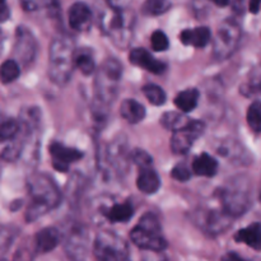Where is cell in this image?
I'll return each instance as SVG.
<instances>
[{
  "label": "cell",
  "instance_id": "cell-1",
  "mask_svg": "<svg viewBox=\"0 0 261 261\" xmlns=\"http://www.w3.org/2000/svg\"><path fill=\"white\" fill-rule=\"evenodd\" d=\"M30 204L25 211V221L35 222L60 204L61 194L51 177L45 173H33L27 180Z\"/></svg>",
  "mask_w": 261,
  "mask_h": 261
},
{
  "label": "cell",
  "instance_id": "cell-2",
  "mask_svg": "<svg viewBox=\"0 0 261 261\" xmlns=\"http://www.w3.org/2000/svg\"><path fill=\"white\" fill-rule=\"evenodd\" d=\"M74 42L68 36L60 35L51 42L47 74L58 86H65L70 81L74 70Z\"/></svg>",
  "mask_w": 261,
  "mask_h": 261
},
{
  "label": "cell",
  "instance_id": "cell-3",
  "mask_svg": "<svg viewBox=\"0 0 261 261\" xmlns=\"http://www.w3.org/2000/svg\"><path fill=\"white\" fill-rule=\"evenodd\" d=\"M135 15L129 9H112L102 14L101 28L105 35L120 48H126L132 42Z\"/></svg>",
  "mask_w": 261,
  "mask_h": 261
},
{
  "label": "cell",
  "instance_id": "cell-4",
  "mask_svg": "<svg viewBox=\"0 0 261 261\" xmlns=\"http://www.w3.org/2000/svg\"><path fill=\"white\" fill-rule=\"evenodd\" d=\"M122 76V65L115 58H109L101 64L94 78V94L99 105L107 107L114 103L119 93Z\"/></svg>",
  "mask_w": 261,
  "mask_h": 261
},
{
  "label": "cell",
  "instance_id": "cell-5",
  "mask_svg": "<svg viewBox=\"0 0 261 261\" xmlns=\"http://www.w3.org/2000/svg\"><path fill=\"white\" fill-rule=\"evenodd\" d=\"M221 206L233 218L242 216L251 205L250 181L245 176H236L227 181L218 193Z\"/></svg>",
  "mask_w": 261,
  "mask_h": 261
},
{
  "label": "cell",
  "instance_id": "cell-6",
  "mask_svg": "<svg viewBox=\"0 0 261 261\" xmlns=\"http://www.w3.org/2000/svg\"><path fill=\"white\" fill-rule=\"evenodd\" d=\"M132 241L143 250L162 252L167 247V241L162 236V228L157 217L147 213L140 218L139 223L130 233Z\"/></svg>",
  "mask_w": 261,
  "mask_h": 261
},
{
  "label": "cell",
  "instance_id": "cell-7",
  "mask_svg": "<svg viewBox=\"0 0 261 261\" xmlns=\"http://www.w3.org/2000/svg\"><path fill=\"white\" fill-rule=\"evenodd\" d=\"M93 252L98 261H129L127 244L111 231H102L97 234Z\"/></svg>",
  "mask_w": 261,
  "mask_h": 261
},
{
  "label": "cell",
  "instance_id": "cell-8",
  "mask_svg": "<svg viewBox=\"0 0 261 261\" xmlns=\"http://www.w3.org/2000/svg\"><path fill=\"white\" fill-rule=\"evenodd\" d=\"M241 41V27L234 19H226L217 30L213 54L218 60H226L234 54Z\"/></svg>",
  "mask_w": 261,
  "mask_h": 261
},
{
  "label": "cell",
  "instance_id": "cell-9",
  "mask_svg": "<svg viewBox=\"0 0 261 261\" xmlns=\"http://www.w3.org/2000/svg\"><path fill=\"white\" fill-rule=\"evenodd\" d=\"M233 217L223 208H199L194 212L193 221L205 233L216 236L223 233L231 227Z\"/></svg>",
  "mask_w": 261,
  "mask_h": 261
},
{
  "label": "cell",
  "instance_id": "cell-10",
  "mask_svg": "<svg viewBox=\"0 0 261 261\" xmlns=\"http://www.w3.org/2000/svg\"><path fill=\"white\" fill-rule=\"evenodd\" d=\"M205 124L198 120H190L182 129L173 132L171 138V149L175 154H185L189 152L195 140L204 134Z\"/></svg>",
  "mask_w": 261,
  "mask_h": 261
},
{
  "label": "cell",
  "instance_id": "cell-11",
  "mask_svg": "<svg viewBox=\"0 0 261 261\" xmlns=\"http://www.w3.org/2000/svg\"><path fill=\"white\" fill-rule=\"evenodd\" d=\"M88 231L82 224H75L69 229L65 237V252L71 261H84L88 252Z\"/></svg>",
  "mask_w": 261,
  "mask_h": 261
},
{
  "label": "cell",
  "instance_id": "cell-12",
  "mask_svg": "<svg viewBox=\"0 0 261 261\" xmlns=\"http://www.w3.org/2000/svg\"><path fill=\"white\" fill-rule=\"evenodd\" d=\"M106 161L119 175H124L129 170L130 150L124 135H117L107 145Z\"/></svg>",
  "mask_w": 261,
  "mask_h": 261
},
{
  "label": "cell",
  "instance_id": "cell-13",
  "mask_svg": "<svg viewBox=\"0 0 261 261\" xmlns=\"http://www.w3.org/2000/svg\"><path fill=\"white\" fill-rule=\"evenodd\" d=\"M14 55L19 63L24 66L31 65L37 55V41L30 30L25 27H18L15 32Z\"/></svg>",
  "mask_w": 261,
  "mask_h": 261
},
{
  "label": "cell",
  "instance_id": "cell-14",
  "mask_svg": "<svg viewBox=\"0 0 261 261\" xmlns=\"http://www.w3.org/2000/svg\"><path fill=\"white\" fill-rule=\"evenodd\" d=\"M50 154L54 168L59 172H68L70 163L83 157V153L81 150L65 147L60 143H53L50 145Z\"/></svg>",
  "mask_w": 261,
  "mask_h": 261
},
{
  "label": "cell",
  "instance_id": "cell-15",
  "mask_svg": "<svg viewBox=\"0 0 261 261\" xmlns=\"http://www.w3.org/2000/svg\"><path fill=\"white\" fill-rule=\"evenodd\" d=\"M129 60L134 65L140 66V68L145 69V70L152 74H162L165 73L166 68H167V65L165 63L157 60L152 54L148 53L145 48L142 47L134 48V50L130 51Z\"/></svg>",
  "mask_w": 261,
  "mask_h": 261
},
{
  "label": "cell",
  "instance_id": "cell-16",
  "mask_svg": "<svg viewBox=\"0 0 261 261\" xmlns=\"http://www.w3.org/2000/svg\"><path fill=\"white\" fill-rule=\"evenodd\" d=\"M69 25L75 31H86L91 27L92 10L86 3L76 2L69 9Z\"/></svg>",
  "mask_w": 261,
  "mask_h": 261
},
{
  "label": "cell",
  "instance_id": "cell-17",
  "mask_svg": "<svg viewBox=\"0 0 261 261\" xmlns=\"http://www.w3.org/2000/svg\"><path fill=\"white\" fill-rule=\"evenodd\" d=\"M61 234L59 229L54 227H46L36 233L35 237V249L40 254L50 252L60 244Z\"/></svg>",
  "mask_w": 261,
  "mask_h": 261
},
{
  "label": "cell",
  "instance_id": "cell-18",
  "mask_svg": "<svg viewBox=\"0 0 261 261\" xmlns=\"http://www.w3.org/2000/svg\"><path fill=\"white\" fill-rule=\"evenodd\" d=\"M101 214L111 223H125L129 222L134 216V208L132 203H119L111 206H103L101 209Z\"/></svg>",
  "mask_w": 261,
  "mask_h": 261
},
{
  "label": "cell",
  "instance_id": "cell-19",
  "mask_svg": "<svg viewBox=\"0 0 261 261\" xmlns=\"http://www.w3.org/2000/svg\"><path fill=\"white\" fill-rule=\"evenodd\" d=\"M212 32L208 27H196L193 30H185L180 33V41L186 46L203 48L211 42Z\"/></svg>",
  "mask_w": 261,
  "mask_h": 261
},
{
  "label": "cell",
  "instance_id": "cell-20",
  "mask_svg": "<svg viewBox=\"0 0 261 261\" xmlns=\"http://www.w3.org/2000/svg\"><path fill=\"white\" fill-rule=\"evenodd\" d=\"M137 186L142 193L147 194V195L155 194L161 188L160 176L150 167L142 168L139 175H138Z\"/></svg>",
  "mask_w": 261,
  "mask_h": 261
},
{
  "label": "cell",
  "instance_id": "cell-21",
  "mask_svg": "<svg viewBox=\"0 0 261 261\" xmlns=\"http://www.w3.org/2000/svg\"><path fill=\"white\" fill-rule=\"evenodd\" d=\"M234 240L237 242L247 245L251 249L260 251L261 250V224L252 223L246 228L240 229L234 236Z\"/></svg>",
  "mask_w": 261,
  "mask_h": 261
},
{
  "label": "cell",
  "instance_id": "cell-22",
  "mask_svg": "<svg viewBox=\"0 0 261 261\" xmlns=\"http://www.w3.org/2000/svg\"><path fill=\"white\" fill-rule=\"evenodd\" d=\"M120 114L129 124H138L145 117V109L135 99H125L120 106Z\"/></svg>",
  "mask_w": 261,
  "mask_h": 261
},
{
  "label": "cell",
  "instance_id": "cell-23",
  "mask_svg": "<svg viewBox=\"0 0 261 261\" xmlns=\"http://www.w3.org/2000/svg\"><path fill=\"white\" fill-rule=\"evenodd\" d=\"M218 171V162L208 153L198 155L193 162V172L203 177H213Z\"/></svg>",
  "mask_w": 261,
  "mask_h": 261
},
{
  "label": "cell",
  "instance_id": "cell-24",
  "mask_svg": "<svg viewBox=\"0 0 261 261\" xmlns=\"http://www.w3.org/2000/svg\"><path fill=\"white\" fill-rule=\"evenodd\" d=\"M199 97H200V93H199L198 89H185V91L180 92V93L176 96L175 105L181 112H185V114L186 112H191L193 110L196 109V106H198Z\"/></svg>",
  "mask_w": 261,
  "mask_h": 261
},
{
  "label": "cell",
  "instance_id": "cell-25",
  "mask_svg": "<svg viewBox=\"0 0 261 261\" xmlns=\"http://www.w3.org/2000/svg\"><path fill=\"white\" fill-rule=\"evenodd\" d=\"M160 121L165 129L171 130V132H177V130L185 127L186 125L190 122V119H189L188 116H185L182 112L170 111L165 112V114L161 116Z\"/></svg>",
  "mask_w": 261,
  "mask_h": 261
},
{
  "label": "cell",
  "instance_id": "cell-26",
  "mask_svg": "<svg viewBox=\"0 0 261 261\" xmlns=\"http://www.w3.org/2000/svg\"><path fill=\"white\" fill-rule=\"evenodd\" d=\"M74 66L79 69L84 75H89L96 69V63L92 56L91 51L79 50L74 54Z\"/></svg>",
  "mask_w": 261,
  "mask_h": 261
},
{
  "label": "cell",
  "instance_id": "cell-27",
  "mask_svg": "<svg viewBox=\"0 0 261 261\" xmlns=\"http://www.w3.org/2000/svg\"><path fill=\"white\" fill-rule=\"evenodd\" d=\"M171 7H172V3L170 0H145L142 12L144 15L157 17V15H162L168 12Z\"/></svg>",
  "mask_w": 261,
  "mask_h": 261
},
{
  "label": "cell",
  "instance_id": "cell-28",
  "mask_svg": "<svg viewBox=\"0 0 261 261\" xmlns=\"http://www.w3.org/2000/svg\"><path fill=\"white\" fill-rule=\"evenodd\" d=\"M19 65L15 60H7L0 66V82L4 84L13 83L19 76Z\"/></svg>",
  "mask_w": 261,
  "mask_h": 261
},
{
  "label": "cell",
  "instance_id": "cell-29",
  "mask_svg": "<svg viewBox=\"0 0 261 261\" xmlns=\"http://www.w3.org/2000/svg\"><path fill=\"white\" fill-rule=\"evenodd\" d=\"M143 93L145 98L154 106H162L166 102V93L160 86L155 84H147L143 87Z\"/></svg>",
  "mask_w": 261,
  "mask_h": 261
},
{
  "label": "cell",
  "instance_id": "cell-30",
  "mask_svg": "<svg viewBox=\"0 0 261 261\" xmlns=\"http://www.w3.org/2000/svg\"><path fill=\"white\" fill-rule=\"evenodd\" d=\"M247 124L251 127L252 132L261 133V102L255 101L250 105L247 110Z\"/></svg>",
  "mask_w": 261,
  "mask_h": 261
},
{
  "label": "cell",
  "instance_id": "cell-31",
  "mask_svg": "<svg viewBox=\"0 0 261 261\" xmlns=\"http://www.w3.org/2000/svg\"><path fill=\"white\" fill-rule=\"evenodd\" d=\"M20 130L19 122L14 119H8L0 124V142H7L17 138Z\"/></svg>",
  "mask_w": 261,
  "mask_h": 261
},
{
  "label": "cell",
  "instance_id": "cell-32",
  "mask_svg": "<svg viewBox=\"0 0 261 261\" xmlns=\"http://www.w3.org/2000/svg\"><path fill=\"white\" fill-rule=\"evenodd\" d=\"M130 160L135 163L137 166H139L140 170L142 168H148L152 166V157L148 154L145 150L142 149H134L133 152H130Z\"/></svg>",
  "mask_w": 261,
  "mask_h": 261
},
{
  "label": "cell",
  "instance_id": "cell-33",
  "mask_svg": "<svg viewBox=\"0 0 261 261\" xmlns=\"http://www.w3.org/2000/svg\"><path fill=\"white\" fill-rule=\"evenodd\" d=\"M150 43H152V47L154 51H166L168 48V46H170L168 37L162 31H154L152 33Z\"/></svg>",
  "mask_w": 261,
  "mask_h": 261
},
{
  "label": "cell",
  "instance_id": "cell-34",
  "mask_svg": "<svg viewBox=\"0 0 261 261\" xmlns=\"http://www.w3.org/2000/svg\"><path fill=\"white\" fill-rule=\"evenodd\" d=\"M171 176L175 180L184 182V181H188L191 177V171L185 165H177L171 171Z\"/></svg>",
  "mask_w": 261,
  "mask_h": 261
},
{
  "label": "cell",
  "instance_id": "cell-35",
  "mask_svg": "<svg viewBox=\"0 0 261 261\" xmlns=\"http://www.w3.org/2000/svg\"><path fill=\"white\" fill-rule=\"evenodd\" d=\"M15 236V229L13 228H3L0 231V251H4L8 246L10 245V242L13 241Z\"/></svg>",
  "mask_w": 261,
  "mask_h": 261
},
{
  "label": "cell",
  "instance_id": "cell-36",
  "mask_svg": "<svg viewBox=\"0 0 261 261\" xmlns=\"http://www.w3.org/2000/svg\"><path fill=\"white\" fill-rule=\"evenodd\" d=\"M241 92L246 96H259L261 94V81H255L241 87Z\"/></svg>",
  "mask_w": 261,
  "mask_h": 261
},
{
  "label": "cell",
  "instance_id": "cell-37",
  "mask_svg": "<svg viewBox=\"0 0 261 261\" xmlns=\"http://www.w3.org/2000/svg\"><path fill=\"white\" fill-rule=\"evenodd\" d=\"M10 10L7 5V0H0V22H5L9 19Z\"/></svg>",
  "mask_w": 261,
  "mask_h": 261
},
{
  "label": "cell",
  "instance_id": "cell-38",
  "mask_svg": "<svg viewBox=\"0 0 261 261\" xmlns=\"http://www.w3.org/2000/svg\"><path fill=\"white\" fill-rule=\"evenodd\" d=\"M112 9H127L130 0H106Z\"/></svg>",
  "mask_w": 261,
  "mask_h": 261
},
{
  "label": "cell",
  "instance_id": "cell-39",
  "mask_svg": "<svg viewBox=\"0 0 261 261\" xmlns=\"http://www.w3.org/2000/svg\"><path fill=\"white\" fill-rule=\"evenodd\" d=\"M143 261H167V259H166L165 255H162L161 252L149 251V254L144 255Z\"/></svg>",
  "mask_w": 261,
  "mask_h": 261
},
{
  "label": "cell",
  "instance_id": "cell-40",
  "mask_svg": "<svg viewBox=\"0 0 261 261\" xmlns=\"http://www.w3.org/2000/svg\"><path fill=\"white\" fill-rule=\"evenodd\" d=\"M221 261H245L240 255H237L236 252H228V254L224 255L222 257Z\"/></svg>",
  "mask_w": 261,
  "mask_h": 261
},
{
  "label": "cell",
  "instance_id": "cell-41",
  "mask_svg": "<svg viewBox=\"0 0 261 261\" xmlns=\"http://www.w3.org/2000/svg\"><path fill=\"white\" fill-rule=\"evenodd\" d=\"M260 5H261V0H250V5H249L250 12H251L252 14H256V13H259Z\"/></svg>",
  "mask_w": 261,
  "mask_h": 261
},
{
  "label": "cell",
  "instance_id": "cell-42",
  "mask_svg": "<svg viewBox=\"0 0 261 261\" xmlns=\"http://www.w3.org/2000/svg\"><path fill=\"white\" fill-rule=\"evenodd\" d=\"M212 2L218 5V7H227L231 3V0H212Z\"/></svg>",
  "mask_w": 261,
  "mask_h": 261
},
{
  "label": "cell",
  "instance_id": "cell-43",
  "mask_svg": "<svg viewBox=\"0 0 261 261\" xmlns=\"http://www.w3.org/2000/svg\"><path fill=\"white\" fill-rule=\"evenodd\" d=\"M259 198H260V200H261V191H260V196H259Z\"/></svg>",
  "mask_w": 261,
  "mask_h": 261
}]
</instances>
